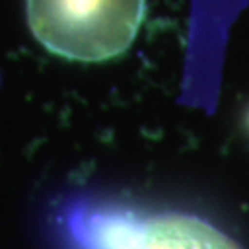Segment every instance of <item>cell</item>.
I'll return each mask as SVG.
<instances>
[{
  "label": "cell",
  "instance_id": "6da1fadb",
  "mask_svg": "<svg viewBox=\"0 0 249 249\" xmlns=\"http://www.w3.org/2000/svg\"><path fill=\"white\" fill-rule=\"evenodd\" d=\"M146 0H26L30 30L53 55L71 61L115 59L133 45Z\"/></svg>",
  "mask_w": 249,
  "mask_h": 249
},
{
  "label": "cell",
  "instance_id": "7a4b0ae2",
  "mask_svg": "<svg viewBox=\"0 0 249 249\" xmlns=\"http://www.w3.org/2000/svg\"><path fill=\"white\" fill-rule=\"evenodd\" d=\"M113 249H242L213 223L192 214H157L122 231Z\"/></svg>",
  "mask_w": 249,
  "mask_h": 249
}]
</instances>
